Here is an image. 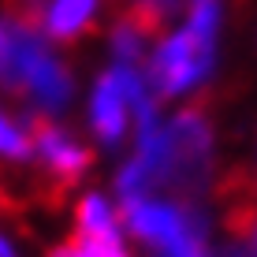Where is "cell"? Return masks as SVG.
Wrapping results in <instances>:
<instances>
[{
	"label": "cell",
	"instance_id": "cell-8",
	"mask_svg": "<svg viewBox=\"0 0 257 257\" xmlns=\"http://www.w3.org/2000/svg\"><path fill=\"white\" fill-rule=\"evenodd\" d=\"M220 257H257V253H253L250 238H227V242H224V253H220Z\"/></svg>",
	"mask_w": 257,
	"mask_h": 257
},
{
	"label": "cell",
	"instance_id": "cell-9",
	"mask_svg": "<svg viewBox=\"0 0 257 257\" xmlns=\"http://www.w3.org/2000/svg\"><path fill=\"white\" fill-rule=\"evenodd\" d=\"M0 257H19V246H15V238L4 231V224H0Z\"/></svg>",
	"mask_w": 257,
	"mask_h": 257
},
{
	"label": "cell",
	"instance_id": "cell-7",
	"mask_svg": "<svg viewBox=\"0 0 257 257\" xmlns=\"http://www.w3.org/2000/svg\"><path fill=\"white\" fill-rule=\"evenodd\" d=\"M183 4H187V0H127V12H135V15H142L149 26L164 30V23L172 19Z\"/></svg>",
	"mask_w": 257,
	"mask_h": 257
},
{
	"label": "cell",
	"instance_id": "cell-4",
	"mask_svg": "<svg viewBox=\"0 0 257 257\" xmlns=\"http://www.w3.org/2000/svg\"><path fill=\"white\" fill-rule=\"evenodd\" d=\"M101 15V0H41L38 30L52 45H75L93 30Z\"/></svg>",
	"mask_w": 257,
	"mask_h": 257
},
{
	"label": "cell",
	"instance_id": "cell-2",
	"mask_svg": "<svg viewBox=\"0 0 257 257\" xmlns=\"http://www.w3.org/2000/svg\"><path fill=\"white\" fill-rule=\"evenodd\" d=\"M119 224L149 257H216L212 220L201 201L138 194L119 201Z\"/></svg>",
	"mask_w": 257,
	"mask_h": 257
},
{
	"label": "cell",
	"instance_id": "cell-6",
	"mask_svg": "<svg viewBox=\"0 0 257 257\" xmlns=\"http://www.w3.org/2000/svg\"><path fill=\"white\" fill-rule=\"evenodd\" d=\"M0 161L30 164V131H26V123L12 119L4 108H0Z\"/></svg>",
	"mask_w": 257,
	"mask_h": 257
},
{
	"label": "cell",
	"instance_id": "cell-11",
	"mask_svg": "<svg viewBox=\"0 0 257 257\" xmlns=\"http://www.w3.org/2000/svg\"><path fill=\"white\" fill-rule=\"evenodd\" d=\"M250 175H253V183H257V153H253V164H250Z\"/></svg>",
	"mask_w": 257,
	"mask_h": 257
},
{
	"label": "cell",
	"instance_id": "cell-1",
	"mask_svg": "<svg viewBox=\"0 0 257 257\" xmlns=\"http://www.w3.org/2000/svg\"><path fill=\"white\" fill-rule=\"evenodd\" d=\"M220 30H224V0H187L183 26L153 41L146 56V82L157 101L198 93L216 75Z\"/></svg>",
	"mask_w": 257,
	"mask_h": 257
},
{
	"label": "cell",
	"instance_id": "cell-5",
	"mask_svg": "<svg viewBox=\"0 0 257 257\" xmlns=\"http://www.w3.org/2000/svg\"><path fill=\"white\" fill-rule=\"evenodd\" d=\"M75 231L97 235V238H123V224H119V212L112 209V201L104 194L90 190L75 209Z\"/></svg>",
	"mask_w": 257,
	"mask_h": 257
},
{
	"label": "cell",
	"instance_id": "cell-3",
	"mask_svg": "<svg viewBox=\"0 0 257 257\" xmlns=\"http://www.w3.org/2000/svg\"><path fill=\"white\" fill-rule=\"evenodd\" d=\"M26 131H30V164L38 168L41 187L52 190H71L93 164V153L78 135H71L67 127H60L56 119L26 116Z\"/></svg>",
	"mask_w": 257,
	"mask_h": 257
},
{
	"label": "cell",
	"instance_id": "cell-10",
	"mask_svg": "<svg viewBox=\"0 0 257 257\" xmlns=\"http://www.w3.org/2000/svg\"><path fill=\"white\" fill-rule=\"evenodd\" d=\"M250 246H253V253H257V224H253V231H250Z\"/></svg>",
	"mask_w": 257,
	"mask_h": 257
}]
</instances>
